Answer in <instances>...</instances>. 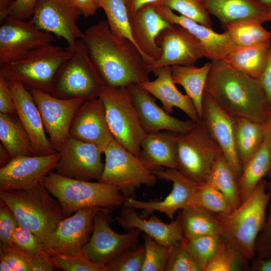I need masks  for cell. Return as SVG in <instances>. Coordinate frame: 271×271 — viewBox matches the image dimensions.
Listing matches in <instances>:
<instances>
[{
  "instance_id": "db71d44e",
  "label": "cell",
  "mask_w": 271,
  "mask_h": 271,
  "mask_svg": "<svg viewBox=\"0 0 271 271\" xmlns=\"http://www.w3.org/2000/svg\"><path fill=\"white\" fill-rule=\"evenodd\" d=\"M0 258H4L14 271H29L28 266L21 253L14 247L0 248Z\"/></svg>"
},
{
  "instance_id": "bcb514c9",
  "label": "cell",
  "mask_w": 271,
  "mask_h": 271,
  "mask_svg": "<svg viewBox=\"0 0 271 271\" xmlns=\"http://www.w3.org/2000/svg\"><path fill=\"white\" fill-rule=\"evenodd\" d=\"M165 271H203L181 242L171 247Z\"/></svg>"
},
{
  "instance_id": "484cf974",
  "label": "cell",
  "mask_w": 271,
  "mask_h": 271,
  "mask_svg": "<svg viewBox=\"0 0 271 271\" xmlns=\"http://www.w3.org/2000/svg\"><path fill=\"white\" fill-rule=\"evenodd\" d=\"M116 221L124 229H139L168 247H172L184 239L179 214L175 220L165 223L154 214L146 219L140 216L135 209L123 206L120 214L116 217Z\"/></svg>"
},
{
  "instance_id": "ee69618b",
  "label": "cell",
  "mask_w": 271,
  "mask_h": 271,
  "mask_svg": "<svg viewBox=\"0 0 271 271\" xmlns=\"http://www.w3.org/2000/svg\"><path fill=\"white\" fill-rule=\"evenodd\" d=\"M121 253L105 265L106 271H141L145 257L144 244Z\"/></svg>"
},
{
  "instance_id": "7dc6e473",
  "label": "cell",
  "mask_w": 271,
  "mask_h": 271,
  "mask_svg": "<svg viewBox=\"0 0 271 271\" xmlns=\"http://www.w3.org/2000/svg\"><path fill=\"white\" fill-rule=\"evenodd\" d=\"M13 240L16 247L29 255H38L46 251L43 244L35 234L21 225H19L14 231Z\"/></svg>"
},
{
  "instance_id": "8d00e7d4",
  "label": "cell",
  "mask_w": 271,
  "mask_h": 271,
  "mask_svg": "<svg viewBox=\"0 0 271 271\" xmlns=\"http://www.w3.org/2000/svg\"><path fill=\"white\" fill-rule=\"evenodd\" d=\"M262 24L258 19L247 18L229 23L223 28L236 46H249L271 39V32Z\"/></svg>"
},
{
  "instance_id": "d6a6232c",
  "label": "cell",
  "mask_w": 271,
  "mask_h": 271,
  "mask_svg": "<svg viewBox=\"0 0 271 271\" xmlns=\"http://www.w3.org/2000/svg\"><path fill=\"white\" fill-rule=\"evenodd\" d=\"M0 140L11 157L34 156L30 138L19 119L0 113Z\"/></svg>"
},
{
  "instance_id": "c3c4849f",
  "label": "cell",
  "mask_w": 271,
  "mask_h": 271,
  "mask_svg": "<svg viewBox=\"0 0 271 271\" xmlns=\"http://www.w3.org/2000/svg\"><path fill=\"white\" fill-rule=\"evenodd\" d=\"M19 225L12 210L0 199V248H8L14 246L13 234Z\"/></svg>"
},
{
  "instance_id": "30bf717a",
  "label": "cell",
  "mask_w": 271,
  "mask_h": 271,
  "mask_svg": "<svg viewBox=\"0 0 271 271\" xmlns=\"http://www.w3.org/2000/svg\"><path fill=\"white\" fill-rule=\"evenodd\" d=\"M103 154L104 168L98 181L115 187L125 197H133L142 185L156 183L158 178L153 171L114 139Z\"/></svg>"
},
{
  "instance_id": "be15d7a7",
  "label": "cell",
  "mask_w": 271,
  "mask_h": 271,
  "mask_svg": "<svg viewBox=\"0 0 271 271\" xmlns=\"http://www.w3.org/2000/svg\"><path fill=\"white\" fill-rule=\"evenodd\" d=\"M1 271H14L8 261L4 258H0Z\"/></svg>"
},
{
  "instance_id": "e7e4bbea",
  "label": "cell",
  "mask_w": 271,
  "mask_h": 271,
  "mask_svg": "<svg viewBox=\"0 0 271 271\" xmlns=\"http://www.w3.org/2000/svg\"><path fill=\"white\" fill-rule=\"evenodd\" d=\"M267 176L268 178V180L266 182V189L271 192V167L267 174Z\"/></svg>"
},
{
  "instance_id": "f546056e",
  "label": "cell",
  "mask_w": 271,
  "mask_h": 271,
  "mask_svg": "<svg viewBox=\"0 0 271 271\" xmlns=\"http://www.w3.org/2000/svg\"><path fill=\"white\" fill-rule=\"evenodd\" d=\"M271 39L249 46H237L231 50L223 61L232 67L259 79L267 58Z\"/></svg>"
},
{
  "instance_id": "44dd1931",
  "label": "cell",
  "mask_w": 271,
  "mask_h": 271,
  "mask_svg": "<svg viewBox=\"0 0 271 271\" xmlns=\"http://www.w3.org/2000/svg\"><path fill=\"white\" fill-rule=\"evenodd\" d=\"M9 83L18 119L30 138L34 156L57 153L47 138L40 113L30 91L20 82Z\"/></svg>"
},
{
  "instance_id": "f5cc1de1",
  "label": "cell",
  "mask_w": 271,
  "mask_h": 271,
  "mask_svg": "<svg viewBox=\"0 0 271 271\" xmlns=\"http://www.w3.org/2000/svg\"><path fill=\"white\" fill-rule=\"evenodd\" d=\"M38 0H16L9 10L7 17L26 20L30 18Z\"/></svg>"
},
{
  "instance_id": "8992f818",
  "label": "cell",
  "mask_w": 271,
  "mask_h": 271,
  "mask_svg": "<svg viewBox=\"0 0 271 271\" xmlns=\"http://www.w3.org/2000/svg\"><path fill=\"white\" fill-rule=\"evenodd\" d=\"M72 52L53 44L37 48L15 61L0 64V75L9 81L50 93L56 74Z\"/></svg>"
},
{
  "instance_id": "83f0119b",
  "label": "cell",
  "mask_w": 271,
  "mask_h": 271,
  "mask_svg": "<svg viewBox=\"0 0 271 271\" xmlns=\"http://www.w3.org/2000/svg\"><path fill=\"white\" fill-rule=\"evenodd\" d=\"M205 7L215 16L223 27L229 23L247 18H254L263 23L268 22L269 9L257 0H204Z\"/></svg>"
},
{
  "instance_id": "f907efd6",
  "label": "cell",
  "mask_w": 271,
  "mask_h": 271,
  "mask_svg": "<svg viewBox=\"0 0 271 271\" xmlns=\"http://www.w3.org/2000/svg\"><path fill=\"white\" fill-rule=\"evenodd\" d=\"M25 260L29 271H52L55 267L51 255L47 252L38 255H29L13 246Z\"/></svg>"
},
{
  "instance_id": "e0dca14e",
  "label": "cell",
  "mask_w": 271,
  "mask_h": 271,
  "mask_svg": "<svg viewBox=\"0 0 271 271\" xmlns=\"http://www.w3.org/2000/svg\"><path fill=\"white\" fill-rule=\"evenodd\" d=\"M153 172L157 178L172 182L171 192L159 200L145 201L126 197L123 206L141 209L146 214L158 211L173 220L176 213L187 205L200 184L190 180L176 168H161Z\"/></svg>"
},
{
  "instance_id": "4316f807",
  "label": "cell",
  "mask_w": 271,
  "mask_h": 271,
  "mask_svg": "<svg viewBox=\"0 0 271 271\" xmlns=\"http://www.w3.org/2000/svg\"><path fill=\"white\" fill-rule=\"evenodd\" d=\"M152 72L156 78L139 84L141 87L159 99L164 109L169 113L173 112L174 107H177L184 112L190 120L197 122L201 119L191 98L182 93L176 87L172 78L171 66L160 67Z\"/></svg>"
},
{
  "instance_id": "e575fe53",
  "label": "cell",
  "mask_w": 271,
  "mask_h": 271,
  "mask_svg": "<svg viewBox=\"0 0 271 271\" xmlns=\"http://www.w3.org/2000/svg\"><path fill=\"white\" fill-rule=\"evenodd\" d=\"M206 183L224 194L232 210L241 204L237 178L222 153L215 161Z\"/></svg>"
},
{
  "instance_id": "7402d4cb",
  "label": "cell",
  "mask_w": 271,
  "mask_h": 271,
  "mask_svg": "<svg viewBox=\"0 0 271 271\" xmlns=\"http://www.w3.org/2000/svg\"><path fill=\"white\" fill-rule=\"evenodd\" d=\"M131 98L139 120L147 132L166 130L182 133L190 130L196 122L184 121L171 116L156 102L155 97L139 84L126 86Z\"/></svg>"
},
{
  "instance_id": "6da1fadb",
  "label": "cell",
  "mask_w": 271,
  "mask_h": 271,
  "mask_svg": "<svg viewBox=\"0 0 271 271\" xmlns=\"http://www.w3.org/2000/svg\"><path fill=\"white\" fill-rule=\"evenodd\" d=\"M82 39L105 85L126 87L149 80L146 62L134 43L110 30L106 21L87 28Z\"/></svg>"
},
{
  "instance_id": "ffe728a7",
  "label": "cell",
  "mask_w": 271,
  "mask_h": 271,
  "mask_svg": "<svg viewBox=\"0 0 271 271\" xmlns=\"http://www.w3.org/2000/svg\"><path fill=\"white\" fill-rule=\"evenodd\" d=\"M59 152L48 156H21L0 169V191L24 190L43 181L55 169Z\"/></svg>"
},
{
  "instance_id": "74e56055",
  "label": "cell",
  "mask_w": 271,
  "mask_h": 271,
  "mask_svg": "<svg viewBox=\"0 0 271 271\" xmlns=\"http://www.w3.org/2000/svg\"><path fill=\"white\" fill-rule=\"evenodd\" d=\"M249 261L223 238L204 271H241L248 269Z\"/></svg>"
},
{
  "instance_id": "7a4b0ae2",
  "label": "cell",
  "mask_w": 271,
  "mask_h": 271,
  "mask_svg": "<svg viewBox=\"0 0 271 271\" xmlns=\"http://www.w3.org/2000/svg\"><path fill=\"white\" fill-rule=\"evenodd\" d=\"M204 92L226 112L263 124L268 104L259 79L223 61H211Z\"/></svg>"
},
{
  "instance_id": "5bb4252c",
  "label": "cell",
  "mask_w": 271,
  "mask_h": 271,
  "mask_svg": "<svg viewBox=\"0 0 271 271\" xmlns=\"http://www.w3.org/2000/svg\"><path fill=\"white\" fill-rule=\"evenodd\" d=\"M54 40L52 34L38 29L30 20L8 16L0 27V64L19 59Z\"/></svg>"
},
{
  "instance_id": "7c38bea8",
  "label": "cell",
  "mask_w": 271,
  "mask_h": 271,
  "mask_svg": "<svg viewBox=\"0 0 271 271\" xmlns=\"http://www.w3.org/2000/svg\"><path fill=\"white\" fill-rule=\"evenodd\" d=\"M81 15L69 0H38L30 21L38 29L63 39L73 52L84 36L77 24Z\"/></svg>"
},
{
  "instance_id": "94428289",
  "label": "cell",
  "mask_w": 271,
  "mask_h": 271,
  "mask_svg": "<svg viewBox=\"0 0 271 271\" xmlns=\"http://www.w3.org/2000/svg\"><path fill=\"white\" fill-rule=\"evenodd\" d=\"M16 0H0V20L3 21L7 17V13Z\"/></svg>"
},
{
  "instance_id": "836d02e7",
  "label": "cell",
  "mask_w": 271,
  "mask_h": 271,
  "mask_svg": "<svg viewBox=\"0 0 271 271\" xmlns=\"http://www.w3.org/2000/svg\"><path fill=\"white\" fill-rule=\"evenodd\" d=\"M184 238L207 234H220L221 231L215 215L203 208L188 205L179 214Z\"/></svg>"
},
{
  "instance_id": "03108f58",
  "label": "cell",
  "mask_w": 271,
  "mask_h": 271,
  "mask_svg": "<svg viewBox=\"0 0 271 271\" xmlns=\"http://www.w3.org/2000/svg\"><path fill=\"white\" fill-rule=\"evenodd\" d=\"M265 7L271 9V0H257Z\"/></svg>"
},
{
  "instance_id": "9a60e30c",
  "label": "cell",
  "mask_w": 271,
  "mask_h": 271,
  "mask_svg": "<svg viewBox=\"0 0 271 271\" xmlns=\"http://www.w3.org/2000/svg\"><path fill=\"white\" fill-rule=\"evenodd\" d=\"M162 54L156 61L146 64L150 73L156 69L173 65H194L205 57V49L187 30L178 24H172L163 30L156 39Z\"/></svg>"
},
{
  "instance_id": "603a6c76",
  "label": "cell",
  "mask_w": 271,
  "mask_h": 271,
  "mask_svg": "<svg viewBox=\"0 0 271 271\" xmlns=\"http://www.w3.org/2000/svg\"><path fill=\"white\" fill-rule=\"evenodd\" d=\"M69 136L77 140L96 145L103 152L114 139L106 121L100 98L85 101L76 112L72 122Z\"/></svg>"
},
{
  "instance_id": "f35d334b",
  "label": "cell",
  "mask_w": 271,
  "mask_h": 271,
  "mask_svg": "<svg viewBox=\"0 0 271 271\" xmlns=\"http://www.w3.org/2000/svg\"><path fill=\"white\" fill-rule=\"evenodd\" d=\"M188 205L200 207L218 214H227L232 210L224 194L207 183L199 185Z\"/></svg>"
},
{
  "instance_id": "ab89813d",
  "label": "cell",
  "mask_w": 271,
  "mask_h": 271,
  "mask_svg": "<svg viewBox=\"0 0 271 271\" xmlns=\"http://www.w3.org/2000/svg\"><path fill=\"white\" fill-rule=\"evenodd\" d=\"M97 2L99 8H102L105 12L111 31L116 35L126 37L133 42L129 15L124 1L97 0Z\"/></svg>"
},
{
  "instance_id": "2e32d148",
  "label": "cell",
  "mask_w": 271,
  "mask_h": 271,
  "mask_svg": "<svg viewBox=\"0 0 271 271\" xmlns=\"http://www.w3.org/2000/svg\"><path fill=\"white\" fill-rule=\"evenodd\" d=\"M59 159L55 168L56 173L78 180H98L104 164L103 151L95 144L69 137L59 152Z\"/></svg>"
},
{
  "instance_id": "1f68e13d",
  "label": "cell",
  "mask_w": 271,
  "mask_h": 271,
  "mask_svg": "<svg viewBox=\"0 0 271 271\" xmlns=\"http://www.w3.org/2000/svg\"><path fill=\"white\" fill-rule=\"evenodd\" d=\"M211 65V62H208L199 67L195 65L171 66L174 83L184 88L193 101L201 119L205 87Z\"/></svg>"
},
{
  "instance_id": "9c48e42d",
  "label": "cell",
  "mask_w": 271,
  "mask_h": 271,
  "mask_svg": "<svg viewBox=\"0 0 271 271\" xmlns=\"http://www.w3.org/2000/svg\"><path fill=\"white\" fill-rule=\"evenodd\" d=\"M176 148L177 169L198 183L206 179L221 151L208 133L202 119L190 130L173 132Z\"/></svg>"
},
{
  "instance_id": "f1b7e54d",
  "label": "cell",
  "mask_w": 271,
  "mask_h": 271,
  "mask_svg": "<svg viewBox=\"0 0 271 271\" xmlns=\"http://www.w3.org/2000/svg\"><path fill=\"white\" fill-rule=\"evenodd\" d=\"M139 157L153 171L163 168L177 169L173 132L148 133L142 142Z\"/></svg>"
},
{
  "instance_id": "d4e9b609",
  "label": "cell",
  "mask_w": 271,
  "mask_h": 271,
  "mask_svg": "<svg viewBox=\"0 0 271 271\" xmlns=\"http://www.w3.org/2000/svg\"><path fill=\"white\" fill-rule=\"evenodd\" d=\"M154 7L169 23L181 25L197 38L205 49V57L211 61H223L227 55L236 46L226 32L217 33L212 28L182 15L175 14L172 10L167 7Z\"/></svg>"
},
{
  "instance_id": "3957f363",
  "label": "cell",
  "mask_w": 271,
  "mask_h": 271,
  "mask_svg": "<svg viewBox=\"0 0 271 271\" xmlns=\"http://www.w3.org/2000/svg\"><path fill=\"white\" fill-rule=\"evenodd\" d=\"M266 182L262 179L251 194L229 213L214 215L221 236L249 261L254 258L255 241L264 227L271 200Z\"/></svg>"
},
{
  "instance_id": "11a10c76",
  "label": "cell",
  "mask_w": 271,
  "mask_h": 271,
  "mask_svg": "<svg viewBox=\"0 0 271 271\" xmlns=\"http://www.w3.org/2000/svg\"><path fill=\"white\" fill-rule=\"evenodd\" d=\"M259 80L264 92L268 106L271 105V44L266 62Z\"/></svg>"
},
{
  "instance_id": "6f0895ef",
  "label": "cell",
  "mask_w": 271,
  "mask_h": 271,
  "mask_svg": "<svg viewBox=\"0 0 271 271\" xmlns=\"http://www.w3.org/2000/svg\"><path fill=\"white\" fill-rule=\"evenodd\" d=\"M129 16L147 6H153L160 0H123Z\"/></svg>"
},
{
  "instance_id": "b9f144b4",
  "label": "cell",
  "mask_w": 271,
  "mask_h": 271,
  "mask_svg": "<svg viewBox=\"0 0 271 271\" xmlns=\"http://www.w3.org/2000/svg\"><path fill=\"white\" fill-rule=\"evenodd\" d=\"M152 6L167 7L180 15L212 28V21L205 7L204 0H160Z\"/></svg>"
},
{
  "instance_id": "ba28073f",
  "label": "cell",
  "mask_w": 271,
  "mask_h": 271,
  "mask_svg": "<svg viewBox=\"0 0 271 271\" xmlns=\"http://www.w3.org/2000/svg\"><path fill=\"white\" fill-rule=\"evenodd\" d=\"M99 97L114 139L139 157L142 142L148 133L141 125L127 87L105 85Z\"/></svg>"
},
{
  "instance_id": "91938a15",
  "label": "cell",
  "mask_w": 271,
  "mask_h": 271,
  "mask_svg": "<svg viewBox=\"0 0 271 271\" xmlns=\"http://www.w3.org/2000/svg\"><path fill=\"white\" fill-rule=\"evenodd\" d=\"M264 130V138L271 144V105L268 106L266 116L263 124Z\"/></svg>"
},
{
  "instance_id": "d590c367",
  "label": "cell",
  "mask_w": 271,
  "mask_h": 271,
  "mask_svg": "<svg viewBox=\"0 0 271 271\" xmlns=\"http://www.w3.org/2000/svg\"><path fill=\"white\" fill-rule=\"evenodd\" d=\"M235 139L243 166L261 146L264 139L263 125L247 118H236Z\"/></svg>"
},
{
  "instance_id": "52a82bcc",
  "label": "cell",
  "mask_w": 271,
  "mask_h": 271,
  "mask_svg": "<svg viewBox=\"0 0 271 271\" xmlns=\"http://www.w3.org/2000/svg\"><path fill=\"white\" fill-rule=\"evenodd\" d=\"M105 85L83 39L77 41L71 57L60 68L51 94L85 101L99 97Z\"/></svg>"
},
{
  "instance_id": "277c9868",
  "label": "cell",
  "mask_w": 271,
  "mask_h": 271,
  "mask_svg": "<svg viewBox=\"0 0 271 271\" xmlns=\"http://www.w3.org/2000/svg\"><path fill=\"white\" fill-rule=\"evenodd\" d=\"M41 182L24 190L1 191L0 199L12 210L20 225L43 244L65 218L59 202Z\"/></svg>"
},
{
  "instance_id": "d6986e66",
  "label": "cell",
  "mask_w": 271,
  "mask_h": 271,
  "mask_svg": "<svg viewBox=\"0 0 271 271\" xmlns=\"http://www.w3.org/2000/svg\"><path fill=\"white\" fill-rule=\"evenodd\" d=\"M201 119L210 136L220 148L237 179L242 172V166L236 144V118L223 110L204 92Z\"/></svg>"
},
{
  "instance_id": "cb8c5ba5",
  "label": "cell",
  "mask_w": 271,
  "mask_h": 271,
  "mask_svg": "<svg viewBox=\"0 0 271 271\" xmlns=\"http://www.w3.org/2000/svg\"><path fill=\"white\" fill-rule=\"evenodd\" d=\"M133 41L147 64L158 60L162 54L156 42L160 33L172 24L165 20L152 6H147L129 16Z\"/></svg>"
},
{
  "instance_id": "4fadbf2b",
  "label": "cell",
  "mask_w": 271,
  "mask_h": 271,
  "mask_svg": "<svg viewBox=\"0 0 271 271\" xmlns=\"http://www.w3.org/2000/svg\"><path fill=\"white\" fill-rule=\"evenodd\" d=\"M30 92L50 141L59 152L69 137L71 125L76 112L85 100L80 98H59L37 89H31Z\"/></svg>"
},
{
  "instance_id": "816d5d0a",
  "label": "cell",
  "mask_w": 271,
  "mask_h": 271,
  "mask_svg": "<svg viewBox=\"0 0 271 271\" xmlns=\"http://www.w3.org/2000/svg\"><path fill=\"white\" fill-rule=\"evenodd\" d=\"M0 113L17 115L9 81L0 75Z\"/></svg>"
},
{
  "instance_id": "9f6ffc18",
  "label": "cell",
  "mask_w": 271,
  "mask_h": 271,
  "mask_svg": "<svg viewBox=\"0 0 271 271\" xmlns=\"http://www.w3.org/2000/svg\"><path fill=\"white\" fill-rule=\"evenodd\" d=\"M85 17L94 15L99 8L97 0H69Z\"/></svg>"
},
{
  "instance_id": "60d3db41",
  "label": "cell",
  "mask_w": 271,
  "mask_h": 271,
  "mask_svg": "<svg viewBox=\"0 0 271 271\" xmlns=\"http://www.w3.org/2000/svg\"><path fill=\"white\" fill-rule=\"evenodd\" d=\"M223 237L220 234H207L181 241L184 248L193 257L204 271L208 261L216 252Z\"/></svg>"
},
{
  "instance_id": "680465c9",
  "label": "cell",
  "mask_w": 271,
  "mask_h": 271,
  "mask_svg": "<svg viewBox=\"0 0 271 271\" xmlns=\"http://www.w3.org/2000/svg\"><path fill=\"white\" fill-rule=\"evenodd\" d=\"M249 266L248 270L251 271H271V256L267 257H257L253 258Z\"/></svg>"
},
{
  "instance_id": "7bdbcfd3",
  "label": "cell",
  "mask_w": 271,
  "mask_h": 271,
  "mask_svg": "<svg viewBox=\"0 0 271 271\" xmlns=\"http://www.w3.org/2000/svg\"><path fill=\"white\" fill-rule=\"evenodd\" d=\"M145 257L141 271H165L171 251L168 247L144 234Z\"/></svg>"
},
{
  "instance_id": "f6af8a7d",
  "label": "cell",
  "mask_w": 271,
  "mask_h": 271,
  "mask_svg": "<svg viewBox=\"0 0 271 271\" xmlns=\"http://www.w3.org/2000/svg\"><path fill=\"white\" fill-rule=\"evenodd\" d=\"M55 267L66 271H106V266L97 264L83 254L50 255Z\"/></svg>"
},
{
  "instance_id": "6125c7cd",
  "label": "cell",
  "mask_w": 271,
  "mask_h": 271,
  "mask_svg": "<svg viewBox=\"0 0 271 271\" xmlns=\"http://www.w3.org/2000/svg\"><path fill=\"white\" fill-rule=\"evenodd\" d=\"M12 159L10 154L1 143L0 144V165L1 168L8 164Z\"/></svg>"
},
{
  "instance_id": "003e7915",
  "label": "cell",
  "mask_w": 271,
  "mask_h": 271,
  "mask_svg": "<svg viewBox=\"0 0 271 271\" xmlns=\"http://www.w3.org/2000/svg\"><path fill=\"white\" fill-rule=\"evenodd\" d=\"M268 22H269L270 23H271V14H270V16L269 17V20H268Z\"/></svg>"
},
{
  "instance_id": "681fc988",
  "label": "cell",
  "mask_w": 271,
  "mask_h": 271,
  "mask_svg": "<svg viewBox=\"0 0 271 271\" xmlns=\"http://www.w3.org/2000/svg\"><path fill=\"white\" fill-rule=\"evenodd\" d=\"M264 227L258 235L255 243V254L259 257L271 256V202L268 207Z\"/></svg>"
},
{
  "instance_id": "ac0fdd59",
  "label": "cell",
  "mask_w": 271,
  "mask_h": 271,
  "mask_svg": "<svg viewBox=\"0 0 271 271\" xmlns=\"http://www.w3.org/2000/svg\"><path fill=\"white\" fill-rule=\"evenodd\" d=\"M100 208H83L63 219L43 243L45 250L50 255L82 254L92 231L94 215Z\"/></svg>"
},
{
  "instance_id": "5b68a950",
  "label": "cell",
  "mask_w": 271,
  "mask_h": 271,
  "mask_svg": "<svg viewBox=\"0 0 271 271\" xmlns=\"http://www.w3.org/2000/svg\"><path fill=\"white\" fill-rule=\"evenodd\" d=\"M42 182L59 202L65 218L85 208L118 206L123 204L126 198L112 185L69 178L53 171Z\"/></svg>"
},
{
  "instance_id": "4dcf8cb0",
  "label": "cell",
  "mask_w": 271,
  "mask_h": 271,
  "mask_svg": "<svg viewBox=\"0 0 271 271\" xmlns=\"http://www.w3.org/2000/svg\"><path fill=\"white\" fill-rule=\"evenodd\" d=\"M271 167V144L265 138L259 149L242 166L237 184L241 202L254 191Z\"/></svg>"
},
{
  "instance_id": "8fae6325",
  "label": "cell",
  "mask_w": 271,
  "mask_h": 271,
  "mask_svg": "<svg viewBox=\"0 0 271 271\" xmlns=\"http://www.w3.org/2000/svg\"><path fill=\"white\" fill-rule=\"evenodd\" d=\"M111 221L109 210L100 208L93 218L92 235L82 250L84 256L101 266H105L115 257L131 248L141 233L134 229L125 234L118 233L110 226Z\"/></svg>"
}]
</instances>
